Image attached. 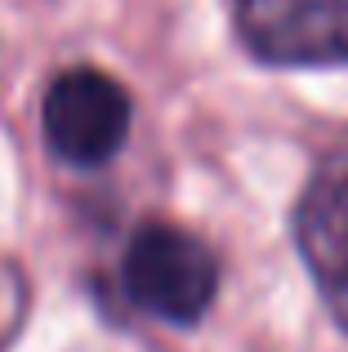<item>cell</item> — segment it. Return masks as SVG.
<instances>
[{
	"label": "cell",
	"instance_id": "cell-4",
	"mask_svg": "<svg viewBox=\"0 0 348 352\" xmlns=\"http://www.w3.org/2000/svg\"><path fill=\"white\" fill-rule=\"evenodd\" d=\"M290 232L322 294L335 308H348V161H326L313 170L295 201Z\"/></svg>",
	"mask_w": 348,
	"mask_h": 352
},
{
	"label": "cell",
	"instance_id": "cell-1",
	"mask_svg": "<svg viewBox=\"0 0 348 352\" xmlns=\"http://www.w3.org/2000/svg\"><path fill=\"white\" fill-rule=\"evenodd\" d=\"M121 285L134 308L166 326H197L219 294V258L174 223H143L121 258Z\"/></svg>",
	"mask_w": 348,
	"mask_h": 352
},
{
	"label": "cell",
	"instance_id": "cell-3",
	"mask_svg": "<svg viewBox=\"0 0 348 352\" xmlns=\"http://www.w3.org/2000/svg\"><path fill=\"white\" fill-rule=\"evenodd\" d=\"M237 27L272 67H344L348 0H237Z\"/></svg>",
	"mask_w": 348,
	"mask_h": 352
},
{
	"label": "cell",
	"instance_id": "cell-2",
	"mask_svg": "<svg viewBox=\"0 0 348 352\" xmlns=\"http://www.w3.org/2000/svg\"><path fill=\"white\" fill-rule=\"evenodd\" d=\"M134 103L116 76L98 67H67L41 103V125L54 156L80 170L107 165L130 138Z\"/></svg>",
	"mask_w": 348,
	"mask_h": 352
}]
</instances>
